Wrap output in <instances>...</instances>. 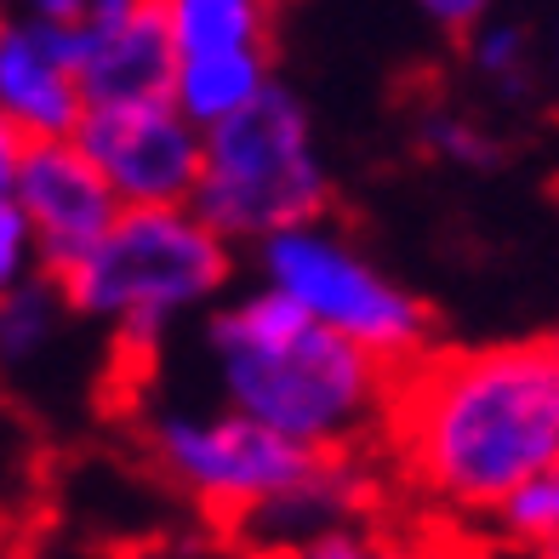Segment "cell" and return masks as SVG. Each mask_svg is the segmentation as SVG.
Returning a JSON list of instances; mask_svg holds the SVG:
<instances>
[{
    "label": "cell",
    "instance_id": "ffe728a7",
    "mask_svg": "<svg viewBox=\"0 0 559 559\" xmlns=\"http://www.w3.org/2000/svg\"><path fill=\"white\" fill-rule=\"evenodd\" d=\"M115 559H212V548L183 543V537H155V543H138V548H126Z\"/></svg>",
    "mask_w": 559,
    "mask_h": 559
},
{
    "label": "cell",
    "instance_id": "30bf717a",
    "mask_svg": "<svg viewBox=\"0 0 559 559\" xmlns=\"http://www.w3.org/2000/svg\"><path fill=\"white\" fill-rule=\"evenodd\" d=\"M69 35H74V74H81L86 109L171 97L177 52L155 7L126 12V17H81Z\"/></svg>",
    "mask_w": 559,
    "mask_h": 559
},
{
    "label": "cell",
    "instance_id": "4fadbf2b",
    "mask_svg": "<svg viewBox=\"0 0 559 559\" xmlns=\"http://www.w3.org/2000/svg\"><path fill=\"white\" fill-rule=\"evenodd\" d=\"M69 297L58 274H35L23 286L0 292V377H23L46 366L69 332Z\"/></svg>",
    "mask_w": 559,
    "mask_h": 559
},
{
    "label": "cell",
    "instance_id": "d6986e66",
    "mask_svg": "<svg viewBox=\"0 0 559 559\" xmlns=\"http://www.w3.org/2000/svg\"><path fill=\"white\" fill-rule=\"evenodd\" d=\"M491 7L497 0H417V12L435 23V29H445V35H468L474 23L491 17Z\"/></svg>",
    "mask_w": 559,
    "mask_h": 559
},
{
    "label": "cell",
    "instance_id": "277c9868",
    "mask_svg": "<svg viewBox=\"0 0 559 559\" xmlns=\"http://www.w3.org/2000/svg\"><path fill=\"white\" fill-rule=\"evenodd\" d=\"M325 189H332V177H325L314 143V120L274 81L258 104H246L240 115L206 132L189 206L228 246H258L280 228L320 217Z\"/></svg>",
    "mask_w": 559,
    "mask_h": 559
},
{
    "label": "cell",
    "instance_id": "52a82bcc",
    "mask_svg": "<svg viewBox=\"0 0 559 559\" xmlns=\"http://www.w3.org/2000/svg\"><path fill=\"white\" fill-rule=\"evenodd\" d=\"M74 143L104 171L120 206H189L194 200L206 132L171 97L97 104L74 126Z\"/></svg>",
    "mask_w": 559,
    "mask_h": 559
},
{
    "label": "cell",
    "instance_id": "603a6c76",
    "mask_svg": "<svg viewBox=\"0 0 559 559\" xmlns=\"http://www.w3.org/2000/svg\"><path fill=\"white\" fill-rule=\"evenodd\" d=\"M143 7H155V0H86V17H126Z\"/></svg>",
    "mask_w": 559,
    "mask_h": 559
},
{
    "label": "cell",
    "instance_id": "44dd1931",
    "mask_svg": "<svg viewBox=\"0 0 559 559\" xmlns=\"http://www.w3.org/2000/svg\"><path fill=\"white\" fill-rule=\"evenodd\" d=\"M23 148H29V138H23V132H12V126L0 120V200H7V194H12V183H17Z\"/></svg>",
    "mask_w": 559,
    "mask_h": 559
},
{
    "label": "cell",
    "instance_id": "d4e9b609",
    "mask_svg": "<svg viewBox=\"0 0 559 559\" xmlns=\"http://www.w3.org/2000/svg\"><path fill=\"white\" fill-rule=\"evenodd\" d=\"M258 559H274V554H258Z\"/></svg>",
    "mask_w": 559,
    "mask_h": 559
},
{
    "label": "cell",
    "instance_id": "ac0fdd59",
    "mask_svg": "<svg viewBox=\"0 0 559 559\" xmlns=\"http://www.w3.org/2000/svg\"><path fill=\"white\" fill-rule=\"evenodd\" d=\"M35 274H46L35 228H29V217H23L17 200L7 194L0 200V292H12V286H23V280H35Z\"/></svg>",
    "mask_w": 559,
    "mask_h": 559
},
{
    "label": "cell",
    "instance_id": "484cf974",
    "mask_svg": "<svg viewBox=\"0 0 559 559\" xmlns=\"http://www.w3.org/2000/svg\"><path fill=\"white\" fill-rule=\"evenodd\" d=\"M274 7H280V0H274Z\"/></svg>",
    "mask_w": 559,
    "mask_h": 559
},
{
    "label": "cell",
    "instance_id": "3957f363",
    "mask_svg": "<svg viewBox=\"0 0 559 559\" xmlns=\"http://www.w3.org/2000/svg\"><path fill=\"white\" fill-rule=\"evenodd\" d=\"M235 269V246L194 206H120L109 235L58 274L69 309L104 325L126 354L160 348L177 320L212 309Z\"/></svg>",
    "mask_w": 559,
    "mask_h": 559
},
{
    "label": "cell",
    "instance_id": "ba28073f",
    "mask_svg": "<svg viewBox=\"0 0 559 559\" xmlns=\"http://www.w3.org/2000/svg\"><path fill=\"white\" fill-rule=\"evenodd\" d=\"M12 200L23 206L40 246V269L63 274L86 258V251L109 235V223L120 217V200L104 183V171L92 166V155L74 138H40L23 148Z\"/></svg>",
    "mask_w": 559,
    "mask_h": 559
},
{
    "label": "cell",
    "instance_id": "7402d4cb",
    "mask_svg": "<svg viewBox=\"0 0 559 559\" xmlns=\"http://www.w3.org/2000/svg\"><path fill=\"white\" fill-rule=\"evenodd\" d=\"M12 12H29L40 23H81L86 0H12Z\"/></svg>",
    "mask_w": 559,
    "mask_h": 559
},
{
    "label": "cell",
    "instance_id": "7c38bea8",
    "mask_svg": "<svg viewBox=\"0 0 559 559\" xmlns=\"http://www.w3.org/2000/svg\"><path fill=\"white\" fill-rule=\"evenodd\" d=\"M177 58L212 52H269L274 0H155Z\"/></svg>",
    "mask_w": 559,
    "mask_h": 559
},
{
    "label": "cell",
    "instance_id": "6da1fadb",
    "mask_svg": "<svg viewBox=\"0 0 559 559\" xmlns=\"http://www.w3.org/2000/svg\"><path fill=\"white\" fill-rule=\"evenodd\" d=\"M383 435L417 497L445 514H491L514 486L559 463V348L417 354L394 371Z\"/></svg>",
    "mask_w": 559,
    "mask_h": 559
},
{
    "label": "cell",
    "instance_id": "8992f818",
    "mask_svg": "<svg viewBox=\"0 0 559 559\" xmlns=\"http://www.w3.org/2000/svg\"><path fill=\"white\" fill-rule=\"evenodd\" d=\"M143 440L160 479H171L212 520H240V525L274 508L320 456L263 423H251L223 400L206 405V412L200 405H166V412L148 417Z\"/></svg>",
    "mask_w": 559,
    "mask_h": 559
},
{
    "label": "cell",
    "instance_id": "9a60e30c",
    "mask_svg": "<svg viewBox=\"0 0 559 559\" xmlns=\"http://www.w3.org/2000/svg\"><path fill=\"white\" fill-rule=\"evenodd\" d=\"M491 525L514 548L537 554V559H559V463L543 468V474H531L525 486L508 491L491 508Z\"/></svg>",
    "mask_w": 559,
    "mask_h": 559
},
{
    "label": "cell",
    "instance_id": "5bb4252c",
    "mask_svg": "<svg viewBox=\"0 0 559 559\" xmlns=\"http://www.w3.org/2000/svg\"><path fill=\"white\" fill-rule=\"evenodd\" d=\"M468 46V69L479 86H491L497 97H525L531 81H537V46L520 23H502V17H486L463 35Z\"/></svg>",
    "mask_w": 559,
    "mask_h": 559
},
{
    "label": "cell",
    "instance_id": "7a4b0ae2",
    "mask_svg": "<svg viewBox=\"0 0 559 559\" xmlns=\"http://www.w3.org/2000/svg\"><path fill=\"white\" fill-rule=\"evenodd\" d=\"M206 360L223 405L302 451H360L389 423L394 366L325 332L269 286L212 309Z\"/></svg>",
    "mask_w": 559,
    "mask_h": 559
},
{
    "label": "cell",
    "instance_id": "5b68a950",
    "mask_svg": "<svg viewBox=\"0 0 559 559\" xmlns=\"http://www.w3.org/2000/svg\"><path fill=\"white\" fill-rule=\"evenodd\" d=\"M251 251H258V286L297 302L309 320L360 343L383 366L400 371L428 348V309L383 263H371L343 228L309 217L258 240Z\"/></svg>",
    "mask_w": 559,
    "mask_h": 559
},
{
    "label": "cell",
    "instance_id": "2e32d148",
    "mask_svg": "<svg viewBox=\"0 0 559 559\" xmlns=\"http://www.w3.org/2000/svg\"><path fill=\"white\" fill-rule=\"evenodd\" d=\"M417 143H423L435 160L468 166V171H486V166L502 160L497 132H491L479 115H468V109H428V115L417 120Z\"/></svg>",
    "mask_w": 559,
    "mask_h": 559
},
{
    "label": "cell",
    "instance_id": "cb8c5ba5",
    "mask_svg": "<svg viewBox=\"0 0 559 559\" xmlns=\"http://www.w3.org/2000/svg\"><path fill=\"white\" fill-rule=\"evenodd\" d=\"M554 63H559V35H554Z\"/></svg>",
    "mask_w": 559,
    "mask_h": 559
},
{
    "label": "cell",
    "instance_id": "e0dca14e",
    "mask_svg": "<svg viewBox=\"0 0 559 559\" xmlns=\"http://www.w3.org/2000/svg\"><path fill=\"white\" fill-rule=\"evenodd\" d=\"M274 559H417V554L400 548V543H389L383 531L332 525V531H320V537L297 543V548H286V554H274Z\"/></svg>",
    "mask_w": 559,
    "mask_h": 559
},
{
    "label": "cell",
    "instance_id": "9c48e42d",
    "mask_svg": "<svg viewBox=\"0 0 559 559\" xmlns=\"http://www.w3.org/2000/svg\"><path fill=\"white\" fill-rule=\"evenodd\" d=\"M74 23H40L29 12H0V120L40 138H74L86 92L74 74Z\"/></svg>",
    "mask_w": 559,
    "mask_h": 559
},
{
    "label": "cell",
    "instance_id": "8fae6325",
    "mask_svg": "<svg viewBox=\"0 0 559 559\" xmlns=\"http://www.w3.org/2000/svg\"><path fill=\"white\" fill-rule=\"evenodd\" d=\"M274 86L269 52H212V58H177L171 69V104L183 109L200 132L223 126L228 115H240L246 104Z\"/></svg>",
    "mask_w": 559,
    "mask_h": 559
}]
</instances>
